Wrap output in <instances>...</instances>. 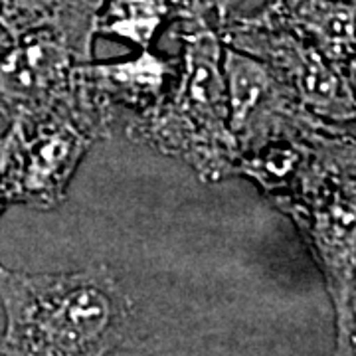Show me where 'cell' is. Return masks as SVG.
Wrapping results in <instances>:
<instances>
[{
    "label": "cell",
    "instance_id": "obj_1",
    "mask_svg": "<svg viewBox=\"0 0 356 356\" xmlns=\"http://www.w3.org/2000/svg\"><path fill=\"white\" fill-rule=\"evenodd\" d=\"M0 356H109L127 341L133 307L113 271L28 273L0 266Z\"/></svg>",
    "mask_w": 356,
    "mask_h": 356
},
{
    "label": "cell",
    "instance_id": "obj_2",
    "mask_svg": "<svg viewBox=\"0 0 356 356\" xmlns=\"http://www.w3.org/2000/svg\"><path fill=\"white\" fill-rule=\"evenodd\" d=\"M269 202L295 224L323 275L334 313L332 356H356L355 129L325 131L287 188Z\"/></svg>",
    "mask_w": 356,
    "mask_h": 356
},
{
    "label": "cell",
    "instance_id": "obj_3",
    "mask_svg": "<svg viewBox=\"0 0 356 356\" xmlns=\"http://www.w3.org/2000/svg\"><path fill=\"white\" fill-rule=\"evenodd\" d=\"M178 72L151 113L125 125L129 139L182 161L202 182L236 172V140L229 131L224 44L206 20H178Z\"/></svg>",
    "mask_w": 356,
    "mask_h": 356
},
{
    "label": "cell",
    "instance_id": "obj_4",
    "mask_svg": "<svg viewBox=\"0 0 356 356\" xmlns=\"http://www.w3.org/2000/svg\"><path fill=\"white\" fill-rule=\"evenodd\" d=\"M109 125L77 83L74 103L51 113L8 123L2 139L10 206L34 210L60 206L91 145L109 137Z\"/></svg>",
    "mask_w": 356,
    "mask_h": 356
},
{
    "label": "cell",
    "instance_id": "obj_5",
    "mask_svg": "<svg viewBox=\"0 0 356 356\" xmlns=\"http://www.w3.org/2000/svg\"><path fill=\"white\" fill-rule=\"evenodd\" d=\"M89 26H46L18 38L0 32V117L6 123L76 102V67L93 60Z\"/></svg>",
    "mask_w": 356,
    "mask_h": 356
},
{
    "label": "cell",
    "instance_id": "obj_6",
    "mask_svg": "<svg viewBox=\"0 0 356 356\" xmlns=\"http://www.w3.org/2000/svg\"><path fill=\"white\" fill-rule=\"evenodd\" d=\"M218 34L226 48L266 65L315 117L331 125L355 127V83L341 76L311 42L254 13H234Z\"/></svg>",
    "mask_w": 356,
    "mask_h": 356
},
{
    "label": "cell",
    "instance_id": "obj_7",
    "mask_svg": "<svg viewBox=\"0 0 356 356\" xmlns=\"http://www.w3.org/2000/svg\"><path fill=\"white\" fill-rule=\"evenodd\" d=\"M178 72V58L145 50L135 56L86 62L76 67V83L103 121L127 125L151 113L170 89Z\"/></svg>",
    "mask_w": 356,
    "mask_h": 356
},
{
    "label": "cell",
    "instance_id": "obj_8",
    "mask_svg": "<svg viewBox=\"0 0 356 356\" xmlns=\"http://www.w3.org/2000/svg\"><path fill=\"white\" fill-rule=\"evenodd\" d=\"M254 14L311 42L341 76L355 83L353 0H271Z\"/></svg>",
    "mask_w": 356,
    "mask_h": 356
},
{
    "label": "cell",
    "instance_id": "obj_9",
    "mask_svg": "<svg viewBox=\"0 0 356 356\" xmlns=\"http://www.w3.org/2000/svg\"><path fill=\"white\" fill-rule=\"evenodd\" d=\"M182 0H95L93 34L133 46L137 51L153 50L163 28L177 22Z\"/></svg>",
    "mask_w": 356,
    "mask_h": 356
},
{
    "label": "cell",
    "instance_id": "obj_10",
    "mask_svg": "<svg viewBox=\"0 0 356 356\" xmlns=\"http://www.w3.org/2000/svg\"><path fill=\"white\" fill-rule=\"evenodd\" d=\"M95 0H0V32L18 38L46 26H89Z\"/></svg>",
    "mask_w": 356,
    "mask_h": 356
},
{
    "label": "cell",
    "instance_id": "obj_11",
    "mask_svg": "<svg viewBox=\"0 0 356 356\" xmlns=\"http://www.w3.org/2000/svg\"><path fill=\"white\" fill-rule=\"evenodd\" d=\"M240 2L242 0H182V13L178 20H206L218 30L236 13Z\"/></svg>",
    "mask_w": 356,
    "mask_h": 356
},
{
    "label": "cell",
    "instance_id": "obj_12",
    "mask_svg": "<svg viewBox=\"0 0 356 356\" xmlns=\"http://www.w3.org/2000/svg\"><path fill=\"white\" fill-rule=\"evenodd\" d=\"M8 206L10 202H8V186H6V154H4V139L0 135V216Z\"/></svg>",
    "mask_w": 356,
    "mask_h": 356
},
{
    "label": "cell",
    "instance_id": "obj_13",
    "mask_svg": "<svg viewBox=\"0 0 356 356\" xmlns=\"http://www.w3.org/2000/svg\"><path fill=\"white\" fill-rule=\"evenodd\" d=\"M109 356H154L147 350H143L139 346H127V344H121L117 350H113Z\"/></svg>",
    "mask_w": 356,
    "mask_h": 356
},
{
    "label": "cell",
    "instance_id": "obj_14",
    "mask_svg": "<svg viewBox=\"0 0 356 356\" xmlns=\"http://www.w3.org/2000/svg\"><path fill=\"white\" fill-rule=\"evenodd\" d=\"M353 2H355V0H353Z\"/></svg>",
    "mask_w": 356,
    "mask_h": 356
}]
</instances>
